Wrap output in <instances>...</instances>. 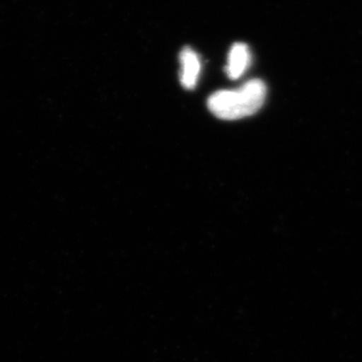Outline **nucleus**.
<instances>
[{
    "label": "nucleus",
    "mask_w": 362,
    "mask_h": 362,
    "mask_svg": "<svg viewBox=\"0 0 362 362\" xmlns=\"http://www.w3.org/2000/svg\"><path fill=\"white\" fill-rule=\"evenodd\" d=\"M251 64V52L247 45L237 42L233 45L228 54L226 73L232 80H238L246 73Z\"/></svg>",
    "instance_id": "7ed1b4c3"
},
{
    "label": "nucleus",
    "mask_w": 362,
    "mask_h": 362,
    "mask_svg": "<svg viewBox=\"0 0 362 362\" xmlns=\"http://www.w3.org/2000/svg\"><path fill=\"white\" fill-rule=\"evenodd\" d=\"M267 86L255 78L239 89L221 90L209 98L207 106L214 115L223 120H238L254 115L265 103Z\"/></svg>",
    "instance_id": "f257e3e1"
},
{
    "label": "nucleus",
    "mask_w": 362,
    "mask_h": 362,
    "mask_svg": "<svg viewBox=\"0 0 362 362\" xmlns=\"http://www.w3.org/2000/svg\"><path fill=\"white\" fill-rule=\"evenodd\" d=\"M180 83L187 90L194 89L201 75L202 64L199 56L190 47L180 52Z\"/></svg>",
    "instance_id": "f03ea898"
}]
</instances>
